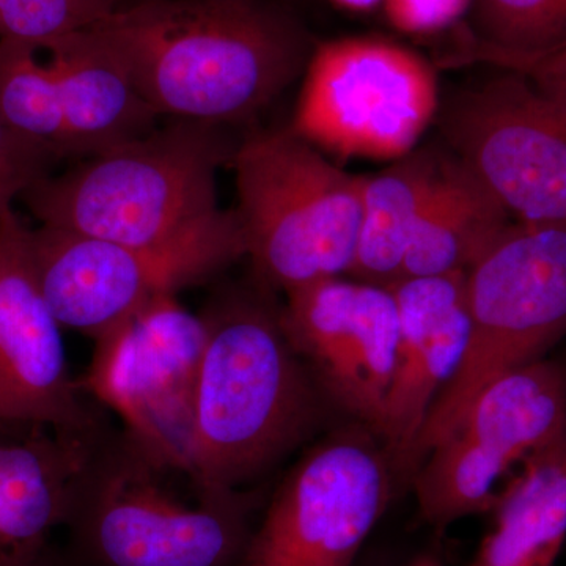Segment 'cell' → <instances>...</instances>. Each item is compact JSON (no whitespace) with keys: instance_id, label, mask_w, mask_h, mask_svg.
<instances>
[{"instance_id":"2","label":"cell","mask_w":566,"mask_h":566,"mask_svg":"<svg viewBox=\"0 0 566 566\" xmlns=\"http://www.w3.org/2000/svg\"><path fill=\"white\" fill-rule=\"evenodd\" d=\"M189 479L240 491L307 441L326 398L290 340L282 307L233 294L202 315Z\"/></svg>"},{"instance_id":"25","label":"cell","mask_w":566,"mask_h":566,"mask_svg":"<svg viewBox=\"0 0 566 566\" xmlns=\"http://www.w3.org/2000/svg\"><path fill=\"white\" fill-rule=\"evenodd\" d=\"M469 59L490 63L497 70L515 71L538 85L542 91L566 102V48L547 54L515 55L469 50Z\"/></svg>"},{"instance_id":"4","label":"cell","mask_w":566,"mask_h":566,"mask_svg":"<svg viewBox=\"0 0 566 566\" xmlns=\"http://www.w3.org/2000/svg\"><path fill=\"white\" fill-rule=\"evenodd\" d=\"M128 434L104 436L82 479L69 523L95 566H233L252 534L253 499L205 491L185 499Z\"/></svg>"},{"instance_id":"16","label":"cell","mask_w":566,"mask_h":566,"mask_svg":"<svg viewBox=\"0 0 566 566\" xmlns=\"http://www.w3.org/2000/svg\"><path fill=\"white\" fill-rule=\"evenodd\" d=\"M389 290L398 311L397 363L379 442L401 491L411 486L412 453L427 417L463 363L469 335L465 273L408 279Z\"/></svg>"},{"instance_id":"14","label":"cell","mask_w":566,"mask_h":566,"mask_svg":"<svg viewBox=\"0 0 566 566\" xmlns=\"http://www.w3.org/2000/svg\"><path fill=\"white\" fill-rule=\"evenodd\" d=\"M57 322L41 290L32 229L0 210V436L103 433L71 378Z\"/></svg>"},{"instance_id":"1","label":"cell","mask_w":566,"mask_h":566,"mask_svg":"<svg viewBox=\"0 0 566 566\" xmlns=\"http://www.w3.org/2000/svg\"><path fill=\"white\" fill-rule=\"evenodd\" d=\"M91 31L156 117L240 122L304 74L315 44L266 0H155Z\"/></svg>"},{"instance_id":"21","label":"cell","mask_w":566,"mask_h":566,"mask_svg":"<svg viewBox=\"0 0 566 566\" xmlns=\"http://www.w3.org/2000/svg\"><path fill=\"white\" fill-rule=\"evenodd\" d=\"M469 50L539 55L566 48V0H472Z\"/></svg>"},{"instance_id":"8","label":"cell","mask_w":566,"mask_h":566,"mask_svg":"<svg viewBox=\"0 0 566 566\" xmlns=\"http://www.w3.org/2000/svg\"><path fill=\"white\" fill-rule=\"evenodd\" d=\"M303 76L290 129L337 158L408 155L441 104L430 63L392 41L315 44Z\"/></svg>"},{"instance_id":"7","label":"cell","mask_w":566,"mask_h":566,"mask_svg":"<svg viewBox=\"0 0 566 566\" xmlns=\"http://www.w3.org/2000/svg\"><path fill=\"white\" fill-rule=\"evenodd\" d=\"M32 253L41 290L62 326L92 338L153 301L177 294L245 256L237 212L161 244L133 245L40 226Z\"/></svg>"},{"instance_id":"10","label":"cell","mask_w":566,"mask_h":566,"mask_svg":"<svg viewBox=\"0 0 566 566\" xmlns=\"http://www.w3.org/2000/svg\"><path fill=\"white\" fill-rule=\"evenodd\" d=\"M395 493L379 439L335 431L283 479L233 566H352Z\"/></svg>"},{"instance_id":"3","label":"cell","mask_w":566,"mask_h":566,"mask_svg":"<svg viewBox=\"0 0 566 566\" xmlns=\"http://www.w3.org/2000/svg\"><path fill=\"white\" fill-rule=\"evenodd\" d=\"M218 125L172 122L46 175L20 199L40 226L133 245L161 244L218 218Z\"/></svg>"},{"instance_id":"11","label":"cell","mask_w":566,"mask_h":566,"mask_svg":"<svg viewBox=\"0 0 566 566\" xmlns=\"http://www.w3.org/2000/svg\"><path fill=\"white\" fill-rule=\"evenodd\" d=\"M444 145L510 218L566 223V102L501 70L439 104Z\"/></svg>"},{"instance_id":"9","label":"cell","mask_w":566,"mask_h":566,"mask_svg":"<svg viewBox=\"0 0 566 566\" xmlns=\"http://www.w3.org/2000/svg\"><path fill=\"white\" fill-rule=\"evenodd\" d=\"M0 120L80 161L145 136L158 117L87 29L44 48L0 39Z\"/></svg>"},{"instance_id":"27","label":"cell","mask_w":566,"mask_h":566,"mask_svg":"<svg viewBox=\"0 0 566 566\" xmlns=\"http://www.w3.org/2000/svg\"><path fill=\"white\" fill-rule=\"evenodd\" d=\"M409 566H442V564L433 554H424V556L417 557Z\"/></svg>"},{"instance_id":"12","label":"cell","mask_w":566,"mask_h":566,"mask_svg":"<svg viewBox=\"0 0 566 566\" xmlns=\"http://www.w3.org/2000/svg\"><path fill=\"white\" fill-rule=\"evenodd\" d=\"M205 340L202 315L169 294L96 337L91 367L77 381L82 394L120 417L153 460L188 476Z\"/></svg>"},{"instance_id":"20","label":"cell","mask_w":566,"mask_h":566,"mask_svg":"<svg viewBox=\"0 0 566 566\" xmlns=\"http://www.w3.org/2000/svg\"><path fill=\"white\" fill-rule=\"evenodd\" d=\"M510 223L512 218L502 203L450 151L446 172L406 252L398 282L468 273Z\"/></svg>"},{"instance_id":"5","label":"cell","mask_w":566,"mask_h":566,"mask_svg":"<svg viewBox=\"0 0 566 566\" xmlns=\"http://www.w3.org/2000/svg\"><path fill=\"white\" fill-rule=\"evenodd\" d=\"M232 164L233 211L263 285L289 294L348 275L363 223L364 177L345 172L290 128L249 137Z\"/></svg>"},{"instance_id":"17","label":"cell","mask_w":566,"mask_h":566,"mask_svg":"<svg viewBox=\"0 0 566 566\" xmlns=\"http://www.w3.org/2000/svg\"><path fill=\"white\" fill-rule=\"evenodd\" d=\"M103 438L0 436V566H43Z\"/></svg>"},{"instance_id":"26","label":"cell","mask_w":566,"mask_h":566,"mask_svg":"<svg viewBox=\"0 0 566 566\" xmlns=\"http://www.w3.org/2000/svg\"><path fill=\"white\" fill-rule=\"evenodd\" d=\"M340 9L354 11V13H368L376 9H382L385 0H331Z\"/></svg>"},{"instance_id":"24","label":"cell","mask_w":566,"mask_h":566,"mask_svg":"<svg viewBox=\"0 0 566 566\" xmlns=\"http://www.w3.org/2000/svg\"><path fill=\"white\" fill-rule=\"evenodd\" d=\"M472 0H385L382 11L397 31L433 35L453 28L471 10Z\"/></svg>"},{"instance_id":"23","label":"cell","mask_w":566,"mask_h":566,"mask_svg":"<svg viewBox=\"0 0 566 566\" xmlns=\"http://www.w3.org/2000/svg\"><path fill=\"white\" fill-rule=\"evenodd\" d=\"M57 161L48 148L0 120V210L20 199L33 182L50 175Z\"/></svg>"},{"instance_id":"18","label":"cell","mask_w":566,"mask_h":566,"mask_svg":"<svg viewBox=\"0 0 566 566\" xmlns=\"http://www.w3.org/2000/svg\"><path fill=\"white\" fill-rule=\"evenodd\" d=\"M471 566H556L566 542V427L521 463Z\"/></svg>"},{"instance_id":"13","label":"cell","mask_w":566,"mask_h":566,"mask_svg":"<svg viewBox=\"0 0 566 566\" xmlns=\"http://www.w3.org/2000/svg\"><path fill=\"white\" fill-rule=\"evenodd\" d=\"M566 427V365L535 360L486 387L412 479L420 515L444 528L494 509L502 476Z\"/></svg>"},{"instance_id":"15","label":"cell","mask_w":566,"mask_h":566,"mask_svg":"<svg viewBox=\"0 0 566 566\" xmlns=\"http://www.w3.org/2000/svg\"><path fill=\"white\" fill-rule=\"evenodd\" d=\"M285 296L283 327L324 398L379 439L397 363L392 292L333 277Z\"/></svg>"},{"instance_id":"19","label":"cell","mask_w":566,"mask_h":566,"mask_svg":"<svg viewBox=\"0 0 566 566\" xmlns=\"http://www.w3.org/2000/svg\"><path fill=\"white\" fill-rule=\"evenodd\" d=\"M449 158L446 145L416 147L364 177L363 223L349 277L385 289L400 281L406 252Z\"/></svg>"},{"instance_id":"6","label":"cell","mask_w":566,"mask_h":566,"mask_svg":"<svg viewBox=\"0 0 566 566\" xmlns=\"http://www.w3.org/2000/svg\"><path fill=\"white\" fill-rule=\"evenodd\" d=\"M465 301L463 363L417 439L412 479L488 386L543 359L565 337L566 223H510L465 273Z\"/></svg>"},{"instance_id":"22","label":"cell","mask_w":566,"mask_h":566,"mask_svg":"<svg viewBox=\"0 0 566 566\" xmlns=\"http://www.w3.org/2000/svg\"><path fill=\"white\" fill-rule=\"evenodd\" d=\"M117 10V0H0V39L44 48L87 31Z\"/></svg>"},{"instance_id":"28","label":"cell","mask_w":566,"mask_h":566,"mask_svg":"<svg viewBox=\"0 0 566 566\" xmlns=\"http://www.w3.org/2000/svg\"><path fill=\"white\" fill-rule=\"evenodd\" d=\"M145 2H155V0H117V10L128 9V7L139 6V3Z\"/></svg>"}]
</instances>
